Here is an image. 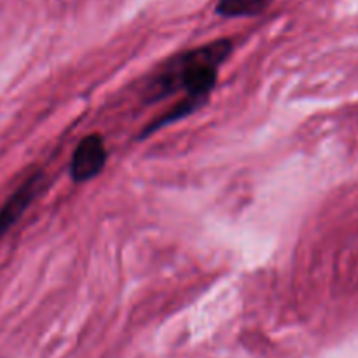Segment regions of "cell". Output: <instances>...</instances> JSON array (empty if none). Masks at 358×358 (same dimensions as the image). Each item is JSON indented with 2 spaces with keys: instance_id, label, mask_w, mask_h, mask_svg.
Returning a JSON list of instances; mask_svg holds the SVG:
<instances>
[{
  "instance_id": "cell-3",
  "label": "cell",
  "mask_w": 358,
  "mask_h": 358,
  "mask_svg": "<svg viewBox=\"0 0 358 358\" xmlns=\"http://www.w3.org/2000/svg\"><path fill=\"white\" fill-rule=\"evenodd\" d=\"M44 182V173H42V171H35V173L30 175V177L14 191V194L7 199L6 205L0 208V238H2L3 234L23 217V213L27 212L28 206L34 203V199L37 198L38 192L42 191Z\"/></svg>"
},
{
  "instance_id": "cell-4",
  "label": "cell",
  "mask_w": 358,
  "mask_h": 358,
  "mask_svg": "<svg viewBox=\"0 0 358 358\" xmlns=\"http://www.w3.org/2000/svg\"><path fill=\"white\" fill-rule=\"evenodd\" d=\"M273 0H219L217 14L224 17H248L264 13Z\"/></svg>"
},
{
  "instance_id": "cell-2",
  "label": "cell",
  "mask_w": 358,
  "mask_h": 358,
  "mask_svg": "<svg viewBox=\"0 0 358 358\" xmlns=\"http://www.w3.org/2000/svg\"><path fill=\"white\" fill-rule=\"evenodd\" d=\"M107 149L100 135H87L83 142L73 150L72 161H70V175L73 182H87L101 173L105 163H107Z\"/></svg>"
},
{
  "instance_id": "cell-1",
  "label": "cell",
  "mask_w": 358,
  "mask_h": 358,
  "mask_svg": "<svg viewBox=\"0 0 358 358\" xmlns=\"http://www.w3.org/2000/svg\"><path fill=\"white\" fill-rule=\"evenodd\" d=\"M233 48L229 38H219L168 59L147 86V96L150 101H157L175 93H182V100L166 114L150 122L143 129L142 138L199 110L208 101L219 79L220 65L229 58Z\"/></svg>"
}]
</instances>
